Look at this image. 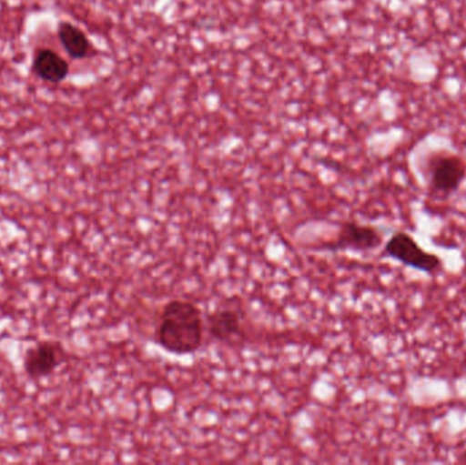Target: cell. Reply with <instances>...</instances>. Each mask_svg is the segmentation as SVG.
<instances>
[{
  "label": "cell",
  "instance_id": "obj_3",
  "mask_svg": "<svg viewBox=\"0 0 466 465\" xmlns=\"http://www.w3.org/2000/svg\"><path fill=\"white\" fill-rule=\"evenodd\" d=\"M466 177L464 158L456 155H440L429 164V185L431 193L449 198L460 190Z\"/></svg>",
  "mask_w": 466,
  "mask_h": 465
},
{
  "label": "cell",
  "instance_id": "obj_2",
  "mask_svg": "<svg viewBox=\"0 0 466 465\" xmlns=\"http://www.w3.org/2000/svg\"><path fill=\"white\" fill-rule=\"evenodd\" d=\"M382 256L424 275L437 276L443 270L442 258L438 254L424 250L418 240L405 231L394 232L386 240Z\"/></svg>",
  "mask_w": 466,
  "mask_h": 465
},
{
  "label": "cell",
  "instance_id": "obj_1",
  "mask_svg": "<svg viewBox=\"0 0 466 465\" xmlns=\"http://www.w3.org/2000/svg\"><path fill=\"white\" fill-rule=\"evenodd\" d=\"M205 329L204 316L196 303L172 299L158 314L155 340L169 354L177 357L196 354L204 344Z\"/></svg>",
  "mask_w": 466,
  "mask_h": 465
},
{
  "label": "cell",
  "instance_id": "obj_7",
  "mask_svg": "<svg viewBox=\"0 0 466 465\" xmlns=\"http://www.w3.org/2000/svg\"><path fill=\"white\" fill-rule=\"evenodd\" d=\"M32 70L35 76L46 84L59 85L70 73V65L51 48H38L33 56Z\"/></svg>",
  "mask_w": 466,
  "mask_h": 465
},
{
  "label": "cell",
  "instance_id": "obj_5",
  "mask_svg": "<svg viewBox=\"0 0 466 465\" xmlns=\"http://www.w3.org/2000/svg\"><path fill=\"white\" fill-rule=\"evenodd\" d=\"M207 329L213 340L232 346L244 340V313L232 303L218 306L208 316Z\"/></svg>",
  "mask_w": 466,
  "mask_h": 465
},
{
  "label": "cell",
  "instance_id": "obj_6",
  "mask_svg": "<svg viewBox=\"0 0 466 465\" xmlns=\"http://www.w3.org/2000/svg\"><path fill=\"white\" fill-rule=\"evenodd\" d=\"M60 347L52 341H41L27 349L24 358V369L32 379H46L51 376L62 362Z\"/></svg>",
  "mask_w": 466,
  "mask_h": 465
},
{
  "label": "cell",
  "instance_id": "obj_4",
  "mask_svg": "<svg viewBox=\"0 0 466 465\" xmlns=\"http://www.w3.org/2000/svg\"><path fill=\"white\" fill-rule=\"evenodd\" d=\"M383 245V234L377 227L359 221H344L337 232L336 239L326 243L323 248L330 251H358L369 253Z\"/></svg>",
  "mask_w": 466,
  "mask_h": 465
},
{
  "label": "cell",
  "instance_id": "obj_8",
  "mask_svg": "<svg viewBox=\"0 0 466 465\" xmlns=\"http://www.w3.org/2000/svg\"><path fill=\"white\" fill-rule=\"evenodd\" d=\"M57 40L68 56L73 59H85L90 52V41L84 30L79 29L71 22H60L57 26Z\"/></svg>",
  "mask_w": 466,
  "mask_h": 465
}]
</instances>
